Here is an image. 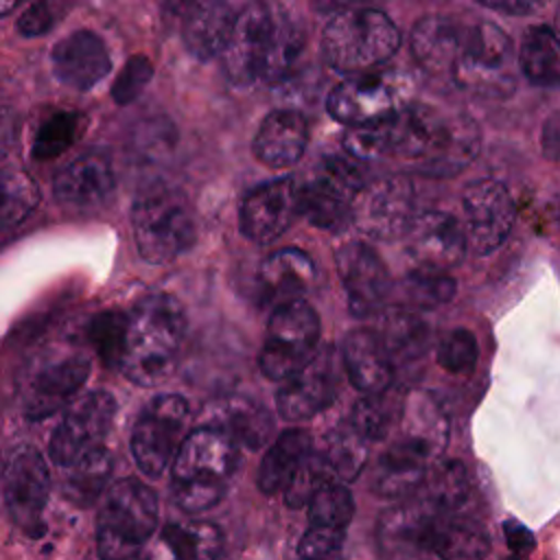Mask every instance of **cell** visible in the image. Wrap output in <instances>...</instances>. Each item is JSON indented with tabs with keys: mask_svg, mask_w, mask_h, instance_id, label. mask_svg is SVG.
Wrapping results in <instances>:
<instances>
[{
	"mask_svg": "<svg viewBox=\"0 0 560 560\" xmlns=\"http://www.w3.org/2000/svg\"><path fill=\"white\" fill-rule=\"evenodd\" d=\"M186 335V313L168 293H151L127 313L120 372L140 387H153L173 372Z\"/></svg>",
	"mask_w": 560,
	"mask_h": 560,
	"instance_id": "1",
	"label": "cell"
},
{
	"mask_svg": "<svg viewBox=\"0 0 560 560\" xmlns=\"http://www.w3.org/2000/svg\"><path fill=\"white\" fill-rule=\"evenodd\" d=\"M238 462V444L221 429L201 424L184 440L173 462L171 492L179 510L197 514L214 508Z\"/></svg>",
	"mask_w": 560,
	"mask_h": 560,
	"instance_id": "2",
	"label": "cell"
},
{
	"mask_svg": "<svg viewBox=\"0 0 560 560\" xmlns=\"http://www.w3.org/2000/svg\"><path fill=\"white\" fill-rule=\"evenodd\" d=\"M400 44L396 24L378 9L348 7L322 33L324 61L343 74H361L389 59Z\"/></svg>",
	"mask_w": 560,
	"mask_h": 560,
	"instance_id": "3",
	"label": "cell"
},
{
	"mask_svg": "<svg viewBox=\"0 0 560 560\" xmlns=\"http://www.w3.org/2000/svg\"><path fill=\"white\" fill-rule=\"evenodd\" d=\"M516 61L512 39L501 26L488 20H464L448 79L477 96L501 98L514 90Z\"/></svg>",
	"mask_w": 560,
	"mask_h": 560,
	"instance_id": "4",
	"label": "cell"
},
{
	"mask_svg": "<svg viewBox=\"0 0 560 560\" xmlns=\"http://www.w3.org/2000/svg\"><path fill=\"white\" fill-rule=\"evenodd\" d=\"M158 497L140 479L112 483L96 518V549L101 560H127L158 527Z\"/></svg>",
	"mask_w": 560,
	"mask_h": 560,
	"instance_id": "5",
	"label": "cell"
},
{
	"mask_svg": "<svg viewBox=\"0 0 560 560\" xmlns=\"http://www.w3.org/2000/svg\"><path fill=\"white\" fill-rule=\"evenodd\" d=\"M131 230L138 254L149 265H164L195 243V219L186 197L168 186L142 192L131 210Z\"/></svg>",
	"mask_w": 560,
	"mask_h": 560,
	"instance_id": "6",
	"label": "cell"
},
{
	"mask_svg": "<svg viewBox=\"0 0 560 560\" xmlns=\"http://www.w3.org/2000/svg\"><path fill=\"white\" fill-rule=\"evenodd\" d=\"M319 317L306 300L276 308L267 322L258 365L269 381H289L317 354Z\"/></svg>",
	"mask_w": 560,
	"mask_h": 560,
	"instance_id": "7",
	"label": "cell"
},
{
	"mask_svg": "<svg viewBox=\"0 0 560 560\" xmlns=\"http://www.w3.org/2000/svg\"><path fill=\"white\" fill-rule=\"evenodd\" d=\"M365 188L361 171L339 155H324L300 186V214L319 230H343L354 219V203Z\"/></svg>",
	"mask_w": 560,
	"mask_h": 560,
	"instance_id": "8",
	"label": "cell"
},
{
	"mask_svg": "<svg viewBox=\"0 0 560 560\" xmlns=\"http://www.w3.org/2000/svg\"><path fill=\"white\" fill-rule=\"evenodd\" d=\"M409 77L394 70H370L343 79L328 94V114L348 125L361 127L385 120L409 105Z\"/></svg>",
	"mask_w": 560,
	"mask_h": 560,
	"instance_id": "9",
	"label": "cell"
},
{
	"mask_svg": "<svg viewBox=\"0 0 560 560\" xmlns=\"http://www.w3.org/2000/svg\"><path fill=\"white\" fill-rule=\"evenodd\" d=\"M188 418V402L177 394H160L147 402L131 431V455L136 466L160 477L177 455L182 429Z\"/></svg>",
	"mask_w": 560,
	"mask_h": 560,
	"instance_id": "10",
	"label": "cell"
},
{
	"mask_svg": "<svg viewBox=\"0 0 560 560\" xmlns=\"http://www.w3.org/2000/svg\"><path fill=\"white\" fill-rule=\"evenodd\" d=\"M116 416V400L109 392L96 389L77 398L48 442L50 459L70 468L85 455L103 448L101 442L109 433Z\"/></svg>",
	"mask_w": 560,
	"mask_h": 560,
	"instance_id": "11",
	"label": "cell"
},
{
	"mask_svg": "<svg viewBox=\"0 0 560 560\" xmlns=\"http://www.w3.org/2000/svg\"><path fill=\"white\" fill-rule=\"evenodd\" d=\"M50 492V475L46 459L33 446H18L4 464L2 494L4 508L15 527L28 536L44 532V508Z\"/></svg>",
	"mask_w": 560,
	"mask_h": 560,
	"instance_id": "12",
	"label": "cell"
},
{
	"mask_svg": "<svg viewBox=\"0 0 560 560\" xmlns=\"http://www.w3.org/2000/svg\"><path fill=\"white\" fill-rule=\"evenodd\" d=\"M416 217L411 179L407 175H389L370 182L361 190L352 223L370 238L392 241L407 236Z\"/></svg>",
	"mask_w": 560,
	"mask_h": 560,
	"instance_id": "13",
	"label": "cell"
},
{
	"mask_svg": "<svg viewBox=\"0 0 560 560\" xmlns=\"http://www.w3.org/2000/svg\"><path fill=\"white\" fill-rule=\"evenodd\" d=\"M464 214L470 249L486 256L499 249L510 236L516 219V206L501 182L479 179L464 190Z\"/></svg>",
	"mask_w": 560,
	"mask_h": 560,
	"instance_id": "14",
	"label": "cell"
},
{
	"mask_svg": "<svg viewBox=\"0 0 560 560\" xmlns=\"http://www.w3.org/2000/svg\"><path fill=\"white\" fill-rule=\"evenodd\" d=\"M337 271L354 317H370L381 311L392 280L376 249L363 241H348L335 252Z\"/></svg>",
	"mask_w": 560,
	"mask_h": 560,
	"instance_id": "15",
	"label": "cell"
},
{
	"mask_svg": "<svg viewBox=\"0 0 560 560\" xmlns=\"http://www.w3.org/2000/svg\"><path fill=\"white\" fill-rule=\"evenodd\" d=\"M337 394L339 357L332 346H326L278 389L276 407L284 420H306L330 407Z\"/></svg>",
	"mask_w": 560,
	"mask_h": 560,
	"instance_id": "16",
	"label": "cell"
},
{
	"mask_svg": "<svg viewBox=\"0 0 560 560\" xmlns=\"http://www.w3.org/2000/svg\"><path fill=\"white\" fill-rule=\"evenodd\" d=\"M273 33V7L247 4L241 9L232 39L225 48L223 68L234 85L247 88L260 81Z\"/></svg>",
	"mask_w": 560,
	"mask_h": 560,
	"instance_id": "17",
	"label": "cell"
},
{
	"mask_svg": "<svg viewBox=\"0 0 560 560\" xmlns=\"http://www.w3.org/2000/svg\"><path fill=\"white\" fill-rule=\"evenodd\" d=\"M300 214V186L293 177H278L249 190L241 203V232L254 243H271Z\"/></svg>",
	"mask_w": 560,
	"mask_h": 560,
	"instance_id": "18",
	"label": "cell"
},
{
	"mask_svg": "<svg viewBox=\"0 0 560 560\" xmlns=\"http://www.w3.org/2000/svg\"><path fill=\"white\" fill-rule=\"evenodd\" d=\"M90 376V359L81 352H68L50 359L33 372L22 392V411L37 422L52 416L68 402Z\"/></svg>",
	"mask_w": 560,
	"mask_h": 560,
	"instance_id": "19",
	"label": "cell"
},
{
	"mask_svg": "<svg viewBox=\"0 0 560 560\" xmlns=\"http://www.w3.org/2000/svg\"><path fill=\"white\" fill-rule=\"evenodd\" d=\"M438 453L420 440L398 431L383 455L376 459L370 477L372 492L385 499H402L424 483Z\"/></svg>",
	"mask_w": 560,
	"mask_h": 560,
	"instance_id": "20",
	"label": "cell"
},
{
	"mask_svg": "<svg viewBox=\"0 0 560 560\" xmlns=\"http://www.w3.org/2000/svg\"><path fill=\"white\" fill-rule=\"evenodd\" d=\"M114 168L105 151L90 149L61 166L52 179V195L66 210H94L114 192Z\"/></svg>",
	"mask_w": 560,
	"mask_h": 560,
	"instance_id": "21",
	"label": "cell"
},
{
	"mask_svg": "<svg viewBox=\"0 0 560 560\" xmlns=\"http://www.w3.org/2000/svg\"><path fill=\"white\" fill-rule=\"evenodd\" d=\"M407 252L418 267L448 269L464 260L468 238L459 221L440 210H427L416 217L407 232Z\"/></svg>",
	"mask_w": 560,
	"mask_h": 560,
	"instance_id": "22",
	"label": "cell"
},
{
	"mask_svg": "<svg viewBox=\"0 0 560 560\" xmlns=\"http://www.w3.org/2000/svg\"><path fill=\"white\" fill-rule=\"evenodd\" d=\"M52 74L70 90L88 92L103 81L112 68L105 42L92 31H74L50 50Z\"/></svg>",
	"mask_w": 560,
	"mask_h": 560,
	"instance_id": "23",
	"label": "cell"
},
{
	"mask_svg": "<svg viewBox=\"0 0 560 560\" xmlns=\"http://www.w3.org/2000/svg\"><path fill=\"white\" fill-rule=\"evenodd\" d=\"M315 282L313 258L295 247H284L265 258L258 271V291L260 302L273 311L304 300L308 289Z\"/></svg>",
	"mask_w": 560,
	"mask_h": 560,
	"instance_id": "24",
	"label": "cell"
},
{
	"mask_svg": "<svg viewBox=\"0 0 560 560\" xmlns=\"http://www.w3.org/2000/svg\"><path fill=\"white\" fill-rule=\"evenodd\" d=\"M341 363L350 383L365 396L387 392L394 381V361L374 330H352L343 339Z\"/></svg>",
	"mask_w": 560,
	"mask_h": 560,
	"instance_id": "25",
	"label": "cell"
},
{
	"mask_svg": "<svg viewBox=\"0 0 560 560\" xmlns=\"http://www.w3.org/2000/svg\"><path fill=\"white\" fill-rule=\"evenodd\" d=\"M308 122L298 109H273L254 138V155L269 168H289L306 151Z\"/></svg>",
	"mask_w": 560,
	"mask_h": 560,
	"instance_id": "26",
	"label": "cell"
},
{
	"mask_svg": "<svg viewBox=\"0 0 560 560\" xmlns=\"http://www.w3.org/2000/svg\"><path fill=\"white\" fill-rule=\"evenodd\" d=\"M241 11L228 2H197L188 9L182 24V39L186 50L208 61L223 55Z\"/></svg>",
	"mask_w": 560,
	"mask_h": 560,
	"instance_id": "27",
	"label": "cell"
},
{
	"mask_svg": "<svg viewBox=\"0 0 560 560\" xmlns=\"http://www.w3.org/2000/svg\"><path fill=\"white\" fill-rule=\"evenodd\" d=\"M481 144L477 122L466 114H451L433 151L416 166L427 177H453L477 155Z\"/></svg>",
	"mask_w": 560,
	"mask_h": 560,
	"instance_id": "28",
	"label": "cell"
},
{
	"mask_svg": "<svg viewBox=\"0 0 560 560\" xmlns=\"http://www.w3.org/2000/svg\"><path fill=\"white\" fill-rule=\"evenodd\" d=\"M464 20L453 15H427L411 31V52L416 61L435 77L451 74Z\"/></svg>",
	"mask_w": 560,
	"mask_h": 560,
	"instance_id": "29",
	"label": "cell"
},
{
	"mask_svg": "<svg viewBox=\"0 0 560 560\" xmlns=\"http://www.w3.org/2000/svg\"><path fill=\"white\" fill-rule=\"evenodd\" d=\"M435 512L427 501H405L383 512L376 527V538L381 549L387 553H418L422 551L424 536L429 525L435 518Z\"/></svg>",
	"mask_w": 560,
	"mask_h": 560,
	"instance_id": "30",
	"label": "cell"
},
{
	"mask_svg": "<svg viewBox=\"0 0 560 560\" xmlns=\"http://www.w3.org/2000/svg\"><path fill=\"white\" fill-rule=\"evenodd\" d=\"M488 549L486 532L477 523L453 514H435L422 542V551L438 560H483Z\"/></svg>",
	"mask_w": 560,
	"mask_h": 560,
	"instance_id": "31",
	"label": "cell"
},
{
	"mask_svg": "<svg viewBox=\"0 0 560 560\" xmlns=\"http://www.w3.org/2000/svg\"><path fill=\"white\" fill-rule=\"evenodd\" d=\"M206 411L212 418L210 427L225 431L236 444H245L247 448H260L273 431L269 411L245 396H228Z\"/></svg>",
	"mask_w": 560,
	"mask_h": 560,
	"instance_id": "32",
	"label": "cell"
},
{
	"mask_svg": "<svg viewBox=\"0 0 560 560\" xmlns=\"http://www.w3.org/2000/svg\"><path fill=\"white\" fill-rule=\"evenodd\" d=\"M311 435L304 429H289L276 438L258 468V488L265 494L284 492L293 472L311 455Z\"/></svg>",
	"mask_w": 560,
	"mask_h": 560,
	"instance_id": "33",
	"label": "cell"
},
{
	"mask_svg": "<svg viewBox=\"0 0 560 560\" xmlns=\"http://www.w3.org/2000/svg\"><path fill=\"white\" fill-rule=\"evenodd\" d=\"M304 50L306 31L300 20L289 15L284 9H273V33L260 81L271 85L287 81L300 66Z\"/></svg>",
	"mask_w": 560,
	"mask_h": 560,
	"instance_id": "34",
	"label": "cell"
},
{
	"mask_svg": "<svg viewBox=\"0 0 560 560\" xmlns=\"http://www.w3.org/2000/svg\"><path fill=\"white\" fill-rule=\"evenodd\" d=\"M521 72L538 85L560 83V33L547 24L529 26L518 48Z\"/></svg>",
	"mask_w": 560,
	"mask_h": 560,
	"instance_id": "35",
	"label": "cell"
},
{
	"mask_svg": "<svg viewBox=\"0 0 560 560\" xmlns=\"http://www.w3.org/2000/svg\"><path fill=\"white\" fill-rule=\"evenodd\" d=\"M160 540L171 551L173 560H219L223 551V534L208 521L168 523Z\"/></svg>",
	"mask_w": 560,
	"mask_h": 560,
	"instance_id": "36",
	"label": "cell"
},
{
	"mask_svg": "<svg viewBox=\"0 0 560 560\" xmlns=\"http://www.w3.org/2000/svg\"><path fill=\"white\" fill-rule=\"evenodd\" d=\"M378 337L392 361H416L429 350L431 328L420 315L394 308L383 315Z\"/></svg>",
	"mask_w": 560,
	"mask_h": 560,
	"instance_id": "37",
	"label": "cell"
},
{
	"mask_svg": "<svg viewBox=\"0 0 560 560\" xmlns=\"http://www.w3.org/2000/svg\"><path fill=\"white\" fill-rule=\"evenodd\" d=\"M405 411V398L396 389H387L381 394L363 396L350 416V424L368 440L378 442L385 440L394 427L400 424Z\"/></svg>",
	"mask_w": 560,
	"mask_h": 560,
	"instance_id": "38",
	"label": "cell"
},
{
	"mask_svg": "<svg viewBox=\"0 0 560 560\" xmlns=\"http://www.w3.org/2000/svg\"><path fill=\"white\" fill-rule=\"evenodd\" d=\"M422 490V501H427L435 512L453 514L466 503L470 492L466 468L455 459L435 462L424 477Z\"/></svg>",
	"mask_w": 560,
	"mask_h": 560,
	"instance_id": "39",
	"label": "cell"
},
{
	"mask_svg": "<svg viewBox=\"0 0 560 560\" xmlns=\"http://www.w3.org/2000/svg\"><path fill=\"white\" fill-rule=\"evenodd\" d=\"M109 475L112 455L105 448H98L79 459L74 466H70V472L63 477V494L68 501L85 508L94 503L98 494L105 490Z\"/></svg>",
	"mask_w": 560,
	"mask_h": 560,
	"instance_id": "40",
	"label": "cell"
},
{
	"mask_svg": "<svg viewBox=\"0 0 560 560\" xmlns=\"http://www.w3.org/2000/svg\"><path fill=\"white\" fill-rule=\"evenodd\" d=\"M324 457L339 479L352 481L365 466L368 440L350 422L341 424L326 438Z\"/></svg>",
	"mask_w": 560,
	"mask_h": 560,
	"instance_id": "41",
	"label": "cell"
},
{
	"mask_svg": "<svg viewBox=\"0 0 560 560\" xmlns=\"http://www.w3.org/2000/svg\"><path fill=\"white\" fill-rule=\"evenodd\" d=\"M127 339V313L103 311L88 324V341L107 368H120Z\"/></svg>",
	"mask_w": 560,
	"mask_h": 560,
	"instance_id": "42",
	"label": "cell"
},
{
	"mask_svg": "<svg viewBox=\"0 0 560 560\" xmlns=\"http://www.w3.org/2000/svg\"><path fill=\"white\" fill-rule=\"evenodd\" d=\"M83 118L77 112H52L44 118L33 136L31 153L35 160H52L61 155L77 138Z\"/></svg>",
	"mask_w": 560,
	"mask_h": 560,
	"instance_id": "43",
	"label": "cell"
},
{
	"mask_svg": "<svg viewBox=\"0 0 560 560\" xmlns=\"http://www.w3.org/2000/svg\"><path fill=\"white\" fill-rule=\"evenodd\" d=\"M337 479L324 453H311L300 468L293 472L291 481L284 488V503L289 508H302L313 501V497L328 483Z\"/></svg>",
	"mask_w": 560,
	"mask_h": 560,
	"instance_id": "44",
	"label": "cell"
},
{
	"mask_svg": "<svg viewBox=\"0 0 560 560\" xmlns=\"http://www.w3.org/2000/svg\"><path fill=\"white\" fill-rule=\"evenodd\" d=\"M354 514V499L343 483L324 486L308 503V521L315 527L346 529Z\"/></svg>",
	"mask_w": 560,
	"mask_h": 560,
	"instance_id": "45",
	"label": "cell"
},
{
	"mask_svg": "<svg viewBox=\"0 0 560 560\" xmlns=\"http://www.w3.org/2000/svg\"><path fill=\"white\" fill-rule=\"evenodd\" d=\"M457 291V282L440 269L416 267L405 276V293L411 304L420 308H435L446 304Z\"/></svg>",
	"mask_w": 560,
	"mask_h": 560,
	"instance_id": "46",
	"label": "cell"
},
{
	"mask_svg": "<svg viewBox=\"0 0 560 560\" xmlns=\"http://www.w3.org/2000/svg\"><path fill=\"white\" fill-rule=\"evenodd\" d=\"M39 201L35 182L24 171H4L2 177V225L20 223Z\"/></svg>",
	"mask_w": 560,
	"mask_h": 560,
	"instance_id": "47",
	"label": "cell"
},
{
	"mask_svg": "<svg viewBox=\"0 0 560 560\" xmlns=\"http://www.w3.org/2000/svg\"><path fill=\"white\" fill-rule=\"evenodd\" d=\"M343 149L357 160H381L392 153V116L378 122L348 127Z\"/></svg>",
	"mask_w": 560,
	"mask_h": 560,
	"instance_id": "48",
	"label": "cell"
},
{
	"mask_svg": "<svg viewBox=\"0 0 560 560\" xmlns=\"http://www.w3.org/2000/svg\"><path fill=\"white\" fill-rule=\"evenodd\" d=\"M479 357L477 339L466 328L451 330L438 346V363L451 374H466L475 368Z\"/></svg>",
	"mask_w": 560,
	"mask_h": 560,
	"instance_id": "49",
	"label": "cell"
},
{
	"mask_svg": "<svg viewBox=\"0 0 560 560\" xmlns=\"http://www.w3.org/2000/svg\"><path fill=\"white\" fill-rule=\"evenodd\" d=\"M151 77H153V63L144 55L129 57L112 85L114 101L118 105H129L140 96V92L151 81Z\"/></svg>",
	"mask_w": 560,
	"mask_h": 560,
	"instance_id": "50",
	"label": "cell"
},
{
	"mask_svg": "<svg viewBox=\"0 0 560 560\" xmlns=\"http://www.w3.org/2000/svg\"><path fill=\"white\" fill-rule=\"evenodd\" d=\"M343 538L346 529L311 525L298 545V556L300 560H335L343 547Z\"/></svg>",
	"mask_w": 560,
	"mask_h": 560,
	"instance_id": "51",
	"label": "cell"
},
{
	"mask_svg": "<svg viewBox=\"0 0 560 560\" xmlns=\"http://www.w3.org/2000/svg\"><path fill=\"white\" fill-rule=\"evenodd\" d=\"M55 22H57V15L52 4L37 2L22 11V15L15 22V28L22 37H42L55 26Z\"/></svg>",
	"mask_w": 560,
	"mask_h": 560,
	"instance_id": "52",
	"label": "cell"
},
{
	"mask_svg": "<svg viewBox=\"0 0 560 560\" xmlns=\"http://www.w3.org/2000/svg\"><path fill=\"white\" fill-rule=\"evenodd\" d=\"M503 532H505V542L514 551V556H525L536 547L534 534L523 523H518L514 518L503 523Z\"/></svg>",
	"mask_w": 560,
	"mask_h": 560,
	"instance_id": "53",
	"label": "cell"
},
{
	"mask_svg": "<svg viewBox=\"0 0 560 560\" xmlns=\"http://www.w3.org/2000/svg\"><path fill=\"white\" fill-rule=\"evenodd\" d=\"M540 147L545 158L560 162V112H553L547 116L542 122V133H540Z\"/></svg>",
	"mask_w": 560,
	"mask_h": 560,
	"instance_id": "54",
	"label": "cell"
},
{
	"mask_svg": "<svg viewBox=\"0 0 560 560\" xmlns=\"http://www.w3.org/2000/svg\"><path fill=\"white\" fill-rule=\"evenodd\" d=\"M481 7L490 9V11H499V13H510V15H525V13H534L538 9L536 2H523V0H512V2H479Z\"/></svg>",
	"mask_w": 560,
	"mask_h": 560,
	"instance_id": "55",
	"label": "cell"
},
{
	"mask_svg": "<svg viewBox=\"0 0 560 560\" xmlns=\"http://www.w3.org/2000/svg\"><path fill=\"white\" fill-rule=\"evenodd\" d=\"M402 560H438L435 556H431V553H427V551H418V553H409V556H405Z\"/></svg>",
	"mask_w": 560,
	"mask_h": 560,
	"instance_id": "56",
	"label": "cell"
},
{
	"mask_svg": "<svg viewBox=\"0 0 560 560\" xmlns=\"http://www.w3.org/2000/svg\"><path fill=\"white\" fill-rule=\"evenodd\" d=\"M556 24H558V28H556V31L560 33V13H558V20H556Z\"/></svg>",
	"mask_w": 560,
	"mask_h": 560,
	"instance_id": "57",
	"label": "cell"
},
{
	"mask_svg": "<svg viewBox=\"0 0 560 560\" xmlns=\"http://www.w3.org/2000/svg\"><path fill=\"white\" fill-rule=\"evenodd\" d=\"M510 560H523V556H512Z\"/></svg>",
	"mask_w": 560,
	"mask_h": 560,
	"instance_id": "58",
	"label": "cell"
},
{
	"mask_svg": "<svg viewBox=\"0 0 560 560\" xmlns=\"http://www.w3.org/2000/svg\"><path fill=\"white\" fill-rule=\"evenodd\" d=\"M556 212H558V219H560V199H558V208H556Z\"/></svg>",
	"mask_w": 560,
	"mask_h": 560,
	"instance_id": "59",
	"label": "cell"
}]
</instances>
